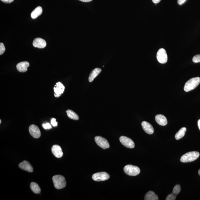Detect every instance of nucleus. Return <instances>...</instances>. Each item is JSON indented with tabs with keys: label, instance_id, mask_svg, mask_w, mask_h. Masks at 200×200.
<instances>
[{
	"label": "nucleus",
	"instance_id": "f257e3e1",
	"mask_svg": "<svg viewBox=\"0 0 200 200\" xmlns=\"http://www.w3.org/2000/svg\"><path fill=\"white\" fill-rule=\"evenodd\" d=\"M200 156L199 152L196 151H192L185 154L181 157L180 161L182 162H192L196 160Z\"/></svg>",
	"mask_w": 200,
	"mask_h": 200
},
{
	"label": "nucleus",
	"instance_id": "f03ea898",
	"mask_svg": "<svg viewBox=\"0 0 200 200\" xmlns=\"http://www.w3.org/2000/svg\"><path fill=\"white\" fill-rule=\"evenodd\" d=\"M200 83V78H192L188 80L185 83L184 89L185 92H188L193 90L196 88Z\"/></svg>",
	"mask_w": 200,
	"mask_h": 200
},
{
	"label": "nucleus",
	"instance_id": "7ed1b4c3",
	"mask_svg": "<svg viewBox=\"0 0 200 200\" xmlns=\"http://www.w3.org/2000/svg\"><path fill=\"white\" fill-rule=\"evenodd\" d=\"M52 180L54 186L57 189H63L65 187L67 184L65 178L60 175L54 176L52 178Z\"/></svg>",
	"mask_w": 200,
	"mask_h": 200
},
{
	"label": "nucleus",
	"instance_id": "20e7f679",
	"mask_svg": "<svg viewBox=\"0 0 200 200\" xmlns=\"http://www.w3.org/2000/svg\"><path fill=\"white\" fill-rule=\"evenodd\" d=\"M123 170L126 174L130 176L138 175L141 172L139 167L137 166L131 165V164H128V165L125 166Z\"/></svg>",
	"mask_w": 200,
	"mask_h": 200
},
{
	"label": "nucleus",
	"instance_id": "39448f33",
	"mask_svg": "<svg viewBox=\"0 0 200 200\" xmlns=\"http://www.w3.org/2000/svg\"><path fill=\"white\" fill-rule=\"evenodd\" d=\"M109 175L105 172H100L95 173L92 176L94 181L97 182L103 181L108 180L109 178Z\"/></svg>",
	"mask_w": 200,
	"mask_h": 200
},
{
	"label": "nucleus",
	"instance_id": "423d86ee",
	"mask_svg": "<svg viewBox=\"0 0 200 200\" xmlns=\"http://www.w3.org/2000/svg\"><path fill=\"white\" fill-rule=\"evenodd\" d=\"M157 58L158 61L162 64L167 63V52L164 48L160 49L157 52Z\"/></svg>",
	"mask_w": 200,
	"mask_h": 200
},
{
	"label": "nucleus",
	"instance_id": "0eeeda50",
	"mask_svg": "<svg viewBox=\"0 0 200 200\" xmlns=\"http://www.w3.org/2000/svg\"><path fill=\"white\" fill-rule=\"evenodd\" d=\"M95 140L97 145L103 149H105L109 148V144L105 138L101 136H97L95 137Z\"/></svg>",
	"mask_w": 200,
	"mask_h": 200
},
{
	"label": "nucleus",
	"instance_id": "6e6552de",
	"mask_svg": "<svg viewBox=\"0 0 200 200\" xmlns=\"http://www.w3.org/2000/svg\"><path fill=\"white\" fill-rule=\"evenodd\" d=\"M120 140L121 143L126 148L132 149L135 147L133 141L127 137L122 136L120 138Z\"/></svg>",
	"mask_w": 200,
	"mask_h": 200
},
{
	"label": "nucleus",
	"instance_id": "1a4fd4ad",
	"mask_svg": "<svg viewBox=\"0 0 200 200\" xmlns=\"http://www.w3.org/2000/svg\"><path fill=\"white\" fill-rule=\"evenodd\" d=\"M65 87L61 82H58L55 85L54 88L55 96L56 98H59L61 96L64 92Z\"/></svg>",
	"mask_w": 200,
	"mask_h": 200
},
{
	"label": "nucleus",
	"instance_id": "9d476101",
	"mask_svg": "<svg viewBox=\"0 0 200 200\" xmlns=\"http://www.w3.org/2000/svg\"><path fill=\"white\" fill-rule=\"evenodd\" d=\"M29 132L30 134L34 138L38 139L40 137L41 132L39 128L35 125H32L29 126Z\"/></svg>",
	"mask_w": 200,
	"mask_h": 200
},
{
	"label": "nucleus",
	"instance_id": "9b49d317",
	"mask_svg": "<svg viewBox=\"0 0 200 200\" xmlns=\"http://www.w3.org/2000/svg\"><path fill=\"white\" fill-rule=\"evenodd\" d=\"M33 45L35 48L42 49L46 46V42L45 40L42 38H36L34 40Z\"/></svg>",
	"mask_w": 200,
	"mask_h": 200
},
{
	"label": "nucleus",
	"instance_id": "f8f14e48",
	"mask_svg": "<svg viewBox=\"0 0 200 200\" xmlns=\"http://www.w3.org/2000/svg\"><path fill=\"white\" fill-rule=\"evenodd\" d=\"M52 152L57 158H61L63 156V153L61 147L58 145H54L52 148Z\"/></svg>",
	"mask_w": 200,
	"mask_h": 200
},
{
	"label": "nucleus",
	"instance_id": "ddd939ff",
	"mask_svg": "<svg viewBox=\"0 0 200 200\" xmlns=\"http://www.w3.org/2000/svg\"><path fill=\"white\" fill-rule=\"evenodd\" d=\"M143 129L146 133L148 134H152L154 133V129L152 125L146 121H143L142 123Z\"/></svg>",
	"mask_w": 200,
	"mask_h": 200
},
{
	"label": "nucleus",
	"instance_id": "4468645a",
	"mask_svg": "<svg viewBox=\"0 0 200 200\" xmlns=\"http://www.w3.org/2000/svg\"><path fill=\"white\" fill-rule=\"evenodd\" d=\"M19 167L22 170H25L29 172H33V167L27 161H24L20 163L19 164Z\"/></svg>",
	"mask_w": 200,
	"mask_h": 200
},
{
	"label": "nucleus",
	"instance_id": "2eb2a0df",
	"mask_svg": "<svg viewBox=\"0 0 200 200\" xmlns=\"http://www.w3.org/2000/svg\"><path fill=\"white\" fill-rule=\"evenodd\" d=\"M29 66V63L27 61L22 62L18 63L17 65V70L20 72H25L28 70V67Z\"/></svg>",
	"mask_w": 200,
	"mask_h": 200
},
{
	"label": "nucleus",
	"instance_id": "dca6fc26",
	"mask_svg": "<svg viewBox=\"0 0 200 200\" xmlns=\"http://www.w3.org/2000/svg\"><path fill=\"white\" fill-rule=\"evenodd\" d=\"M155 119L157 122L160 125L164 126L167 124V119L162 114H158L156 116Z\"/></svg>",
	"mask_w": 200,
	"mask_h": 200
},
{
	"label": "nucleus",
	"instance_id": "f3484780",
	"mask_svg": "<svg viewBox=\"0 0 200 200\" xmlns=\"http://www.w3.org/2000/svg\"><path fill=\"white\" fill-rule=\"evenodd\" d=\"M102 71L101 69L99 68H96L94 69L89 75V82H92L94 80L95 78H96Z\"/></svg>",
	"mask_w": 200,
	"mask_h": 200
},
{
	"label": "nucleus",
	"instance_id": "a211bd4d",
	"mask_svg": "<svg viewBox=\"0 0 200 200\" xmlns=\"http://www.w3.org/2000/svg\"><path fill=\"white\" fill-rule=\"evenodd\" d=\"M158 196L156 195L155 193L152 191H149L145 195V200H158Z\"/></svg>",
	"mask_w": 200,
	"mask_h": 200
},
{
	"label": "nucleus",
	"instance_id": "6ab92c4d",
	"mask_svg": "<svg viewBox=\"0 0 200 200\" xmlns=\"http://www.w3.org/2000/svg\"><path fill=\"white\" fill-rule=\"evenodd\" d=\"M42 8L41 7H37L33 10L31 14L32 18L33 19H35L41 15L42 13Z\"/></svg>",
	"mask_w": 200,
	"mask_h": 200
},
{
	"label": "nucleus",
	"instance_id": "aec40b11",
	"mask_svg": "<svg viewBox=\"0 0 200 200\" xmlns=\"http://www.w3.org/2000/svg\"><path fill=\"white\" fill-rule=\"evenodd\" d=\"M30 188L33 192L36 194H39L41 192V189L39 185L35 182H32L30 183Z\"/></svg>",
	"mask_w": 200,
	"mask_h": 200
},
{
	"label": "nucleus",
	"instance_id": "412c9836",
	"mask_svg": "<svg viewBox=\"0 0 200 200\" xmlns=\"http://www.w3.org/2000/svg\"><path fill=\"white\" fill-rule=\"evenodd\" d=\"M186 131V128L183 127L181 128L179 131L176 133L175 138L177 140L182 139L185 136V133Z\"/></svg>",
	"mask_w": 200,
	"mask_h": 200
},
{
	"label": "nucleus",
	"instance_id": "4be33fe9",
	"mask_svg": "<svg viewBox=\"0 0 200 200\" xmlns=\"http://www.w3.org/2000/svg\"><path fill=\"white\" fill-rule=\"evenodd\" d=\"M67 115L69 118L72 120H79V117L78 114L74 112L71 110L68 109L67 111Z\"/></svg>",
	"mask_w": 200,
	"mask_h": 200
},
{
	"label": "nucleus",
	"instance_id": "5701e85b",
	"mask_svg": "<svg viewBox=\"0 0 200 200\" xmlns=\"http://www.w3.org/2000/svg\"><path fill=\"white\" fill-rule=\"evenodd\" d=\"M181 191V187L180 185L178 184L175 186L173 190V193L177 195L179 194Z\"/></svg>",
	"mask_w": 200,
	"mask_h": 200
},
{
	"label": "nucleus",
	"instance_id": "b1692460",
	"mask_svg": "<svg viewBox=\"0 0 200 200\" xmlns=\"http://www.w3.org/2000/svg\"><path fill=\"white\" fill-rule=\"evenodd\" d=\"M176 195L174 193H171L167 196L166 200H175L176 199Z\"/></svg>",
	"mask_w": 200,
	"mask_h": 200
},
{
	"label": "nucleus",
	"instance_id": "393cba45",
	"mask_svg": "<svg viewBox=\"0 0 200 200\" xmlns=\"http://www.w3.org/2000/svg\"><path fill=\"white\" fill-rule=\"evenodd\" d=\"M5 51V46L2 43H0V55H2L4 54Z\"/></svg>",
	"mask_w": 200,
	"mask_h": 200
},
{
	"label": "nucleus",
	"instance_id": "a878e982",
	"mask_svg": "<svg viewBox=\"0 0 200 200\" xmlns=\"http://www.w3.org/2000/svg\"><path fill=\"white\" fill-rule=\"evenodd\" d=\"M192 61L195 63L200 62V55L195 56L193 58Z\"/></svg>",
	"mask_w": 200,
	"mask_h": 200
},
{
	"label": "nucleus",
	"instance_id": "bb28decb",
	"mask_svg": "<svg viewBox=\"0 0 200 200\" xmlns=\"http://www.w3.org/2000/svg\"><path fill=\"white\" fill-rule=\"evenodd\" d=\"M42 126L45 129H50L52 128V126L49 123H46L42 124Z\"/></svg>",
	"mask_w": 200,
	"mask_h": 200
},
{
	"label": "nucleus",
	"instance_id": "cd10ccee",
	"mask_svg": "<svg viewBox=\"0 0 200 200\" xmlns=\"http://www.w3.org/2000/svg\"><path fill=\"white\" fill-rule=\"evenodd\" d=\"M51 123L54 127H56L58 126V122L56 121V119L52 118L51 120Z\"/></svg>",
	"mask_w": 200,
	"mask_h": 200
},
{
	"label": "nucleus",
	"instance_id": "c85d7f7f",
	"mask_svg": "<svg viewBox=\"0 0 200 200\" xmlns=\"http://www.w3.org/2000/svg\"><path fill=\"white\" fill-rule=\"evenodd\" d=\"M187 0H178V3L179 5H182L184 4Z\"/></svg>",
	"mask_w": 200,
	"mask_h": 200
},
{
	"label": "nucleus",
	"instance_id": "c756f323",
	"mask_svg": "<svg viewBox=\"0 0 200 200\" xmlns=\"http://www.w3.org/2000/svg\"><path fill=\"white\" fill-rule=\"evenodd\" d=\"M2 2L6 4H10L13 2L14 0H1Z\"/></svg>",
	"mask_w": 200,
	"mask_h": 200
},
{
	"label": "nucleus",
	"instance_id": "7c9ffc66",
	"mask_svg": "<svg viewBox=\"0 0 200 200\" xmlns=\"http://www.w3.org/2000/svg\"><path fill=\"white\" fill-rule=\"evenodd\" d=\"M161 0H152V2L155 4L159 3Z\"/></svg>",
	"mask_w": 200,
	"mask_h": 200
},
{
	"label": "nucleus",
	"instance_id": "2f4dec72",
	"mask_svg": "<svg viewBox=\"0 0 200 200\" xmlns=\"http://www.w3.org/2000/svg\"><path fill=\"white\" fill-rule=\"evenodd\" d=\"M79 1L84 2H91L92 0H79Z\"/></svg>",
	"mask_w": 200,
	"mask_h": 200
},
{
	"label": "nucleus",
	"instance_id": "473e14b6",
	"mask_svg": "<svg viewBox=\"0 0 200 200\" xmlns=\"http://www.w3.org/2000/svg\"><path fill=\"white\" fill-rule=\"evenodd\" d=\"M198 127H199V129L200 130V120H198Z\"/></svg>",
	"mask_w": 200,
	"mask_h": 200
},
{
	"label": "nucleus",
	"instance_id": "72a5a7b5",
	"mask_svg": "<svg viewBox=\"0 0 200 200\" xmlns=\"http://www.w3.org/2000/svg\"><path fill=\"white\" fill-rule=\"evenodd\" d=\"M198 173H199V176H200V169L199 170Z\"/></svg>",
	"mask_w": 200,
	"mask_h": 200
},
{
	"label": "nucleus",
	"instance_id": "f704fd0d",
	"mask_svg": "<svg viewBox=\"0 0 200 200\" xmlns=\"http://www.w3.org/2000/svg\"><path fill=\"white\" fill-rule=\"evenodd\" d=\"M1 123V120H0V123Z\"/></svg>",
	"mask_w": 200,
	"mask_h": 200
}]
</instances>
